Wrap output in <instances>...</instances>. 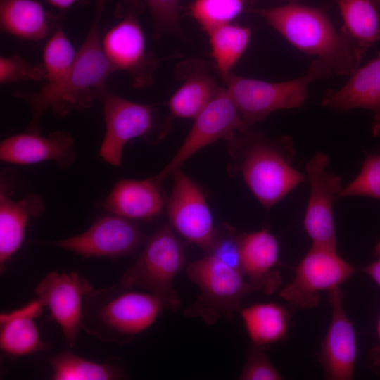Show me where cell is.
Masks as SVG:
<instances>
[{
	"instance_id": "1",
	"label": "cell",
	"mask_w": 380,
	"mask_h": 380,
	"mask_svg": "<svg viewBox=\"0 0 380 380\" xmlns=\"http://www.w3.org/2000/svg\"><path fill=\"white\" fill-rule=\"evenodd\" d=\"M108 0H96L93 22L77 51L70 70L60 81L45 83L37 92L16 90L13 96L30 108L32 118L27 132L40 133L39 122L47 110L58 117L90 108L106 94V82L114 71L103 52L100 22Z\"/></svg>"
},
{
	"instance_id": "2",
	"label": "cell",
	"mask_w": 380,
	"mask_h": 380,
	"mask_svg": "<svg viewBox=\"0 0 380 380\" xmlns=\"http://www.w3.org/2000/svg\"><path fill=\"white\" fill-rule=\"evenodd\" d=\"M263 18L291 45L308 55L316 56L334 74L350 75L360 65L366 50L337 30L324 7L290 1L248 11Z\"/></svg>"
},
{
	"instance_id": "3",
	"label": "cell",
	"mask_w": 380,
	"mask_h": 380,
	"mask_svg": "<svg viewBox=\"0 0 380 380\" xmlns=\"http://www.w3.org/2000/svg\"><path fill=\"white\" fill-rule=\"evenodd\" d=\"M228 142L236 160L234 169L241 172L251 191L267 210L305 179L291 165L293 148L286 137L269 139L249 129Z\"/></svg>"
},
{
	"instance_id": "4",
	"label": "cell",
	"mask_w": 380,
	"mask_h": 380,
	"mask_svg": "<svg viewBox=\"0 0 380 380\" xmlns=\"http://www.w3.org/2000/svg\"><path fill=\"white\" fill-rule=\"evenodd\" d=\"M166 310L170 308L163 298L118 284L85 296L81 327L103 341L122 344L148 329Z\"/></svg>"
},
{
	"instance_id": "5",
	"label": "cell",
	"mask_w": 380,
	"mask_h": 380,
	"mask_svg": "<svg viewBox=\"0 0 380 380\" xmlns=\"http://www.w3.org/2000/svg\"><path fill=\"white\" fill-rule=\"evenodd\" d=\"M333 75L324 62L316 58L303 75L290 80L268 82L232 72L223 80L241 118L251 127L274 111L301 106L310 85Z\"/></svg>"
},
{
	"instance_id": "6",
	"label": "cell",
	"mask_w": 380,
	"mask_h": 380,
	"mask_svg": "<svg viewBox=\"0 0 380 380\" xmlns=\"http://www.w3.org/2000/svg\"><path fill=\"white\" fill-rule=\"evenodd\" d=\"M186 274L200 293L183 314L201 318L208 326L220 317L232 319L241 310L243 298L256 291L241 271L211 255L189 264Z\"/></svg>"
},
{
	"instance_id": "7",
	"label": "cell",
	"mask_w": 380,
	"mask_h": 380,
	"mask_svg": "<svg viewBox=\"0 0 380 380\" xmlns=\"http://www.w3.org/2000/svg\"><path fill=\"white\" fill-rule=\"evenodd\" d=\"M185 263V247L166 224L146 240L143 251L122 274L119 284L156 294L168 303L170 311L175 312L181 302L173 283Z\"/></svg>"
},
{
	"instance_id": "8",
	"label": "cell",
	"mask_w": 380,
	"mask_h": 380,
	"mask_svg": "<svg viewBox=\"0 0 380 380\" xmlns=\"http://www.w3.org/2000/svg\"><path fill=\"white\" fill-rule=\"evenodd\" d=\"M144 10L140 0H121L116 6L118 19L102 37L103 52L114 72L128 73L134 87L150 85L159 59L146 44L139 15Z\"/></svg>"
},
{
	"instance_id": "9",
	"label": "cell",
	"mask_w": 380,
	"mask_h": 380,
	"mask_svg": "<svg viewBox=\"0 0 380 380\" xmlns=\"http://www.w3.org/2000/svg\"><path fill=\"white\" fill-rule=\"evenodd\" d=\"M357 270L336 249L312 245L279 295L296 308H312L319 305L322 292L339 286Z\"/></svg>"
},
{
	"instance_id": "10",
	"label": "cell",
	"mask_w": 380,
	"mask_h": 380,
	"mask_svg": "<svg viewBox=\"0 0 380 380\" xmlns=\"http://www.w3.org/2000/svg\"><path fill=\"white\" fill-rule=\"evenodd\" d=\"M250 126L243 120L226 87H219L212 99L194 118V124L183 144L156 176L160 183L196 152L219 140L232 139L236 134L244 133Z\"/></svg>"
},
{
	"instance_id": "11",
	"label": "cell",
	"mask_w": 380,
	"mask_h": 380,
	"mask_svg": "<svg viewBox=\"0 0 380 380\" xmlns=\"http://www.w3.org/2000/svg\"><path fill=\"white\" fill-rule=\"evenodd\" d=\"M172 175V190L167 202L170 226L208 253L217 228L215 227L205 195L198 184L180 169Z\"/></svg>"
},
{
	"instance_id": "12",
	"label": "cell",
	"mask_w": 380,
	"mask_h": 380,
	"mask_svg": "<svg viewBox=\"0 0 380 380\" xmlns=\"http://www.w3.org/2000/svg\"><path fill=\"white\" fill-rule=\"evenodd\" d=\"M146 240L132 220L111 214L98 219L80 234L45 243L84 258H117L133 255Z\"/></svg>"
},
{
	"instance_id": "13",
	"label": "cell",
	"mask_w": 380,
	"mask_h": 380,
	"mask_svg": "<svg viewBox=\"0 0 380 380\" xmlns=\"http://www.w3.org/2000/svg\"><path fill=\"white\" fill-rule=\"evenodd\" d=\"M329 160L316 153L305 165L310 192L303 220L312 245L336 249L333 203L343 186L340 177L327 170Z\"/></svg>"
},
{
	"instance_id": "14",
	"label": "cell",
	"mask_w": 380,
	"mask_h": 380,
	"mask_svg": "<svg viewBox=\"0 0 380 380\" xmlns=\"http://www.w3.org/2000/svg\"><path fill=\"white\" fill-rule=\"evenodd\" d=\"M92 291L89 281L77 272H50L35 288L37 300L49 310L70 347L81 328L84 299Z\"/></svg>"
},
{
	"instance_id": "15",
	"label": "cell",
	"mask_w": 380,
	"mask_h": 380,
	"mask_svg": "<svg viewBox=\"0 0 380 380\" xmlns=\"http://www.w3.org/2000/svg\"><path fill=\"white\" fill-rule=\"evenodd\" d=\"M106 132L99 156L107 163L119 166L122 151L131 139L148 134L154 125V109L107 91L101 99Z\"/></svg>"
},
{
	"instance_id": "16",
	"label": "cell",
	"mask_w": 380,
	"mask_h": 380,
	"mask_svg": "<svg viewBox=\"0 0 380 380\" xmlns=\"http://www.w3.org/2000/svg\"><path fill=\"white\" fill-rule=\"evenodd\" d=\"M328 299L331 316L318 359L326 379L350 380L357 357L354 326L344 310L343 293L339 286L328 291Z\"/></svg>"
},
{
	"instance_id": "17",
	"label": "cell",
	"mask_w": 380,
	"mask_h": 380,
	"mask_svg": "<svg viewBox=\"0 0 380 380\" xmlns=\"http://www.w3.org/2000/svg\"><path fill=\"white\" fill-rule=\"evenodd\" d=\"M74 140L65 131H55L48 136L25 132L7 137L0 144V159L15 165H32L53 161L61 168L75 162Z\"/></svg>"
},
{
	"instance_id": "18",
	"label": "cell",
	"mask_w": 380,
	"mask_h": 380,
	"mask_svg": "<svg viewBox=\"0 0 380 380\" xmlns=\"http://www.w3.org/2000/svg\"><path fill=\"white\" fill-rule=\"evenodd\" d=\"M338 90L328 89L322 106L348 111L362 108L373 113L372 132L380 134V51L365 65L359 66Z\"/></svg>"
},
{
	"instance_id": "19",
	"label": "cell",
	"mask_w": 380,
	"mask_h": 380,
	"mask_svg": "<svg viewBox=\"0 0 380 380\" xmlns=\"http://www.w3.org/2000/svg\"><path fill=\"white\" fill-rule=\"evenodd\" d=\"M242 272L255 291L274 292L281 283L275 269L279 256V243L267 229L238 234Z\"/></svg>"
},
{
	"instance_id": "20",
	"label": "cell",
	"mask_w": 380,
	"mask_h": 380,
	"mask_svg": "<svg viewBox=\"0 0 380 380\" xmlns=\"http://www.w3.org/2000/svg\"><path fill=\"white\" fill-rule=\"evenodd\" d=\"M177 76L182 82L169 100L170 118L163 127L162 136L167 132L168 123L174 118L194 119L220 87L207 64L198 58H189L181 62L177 65Z\"/></svg>"
},
{
	"instance_id": "21",
	"label": "cell",
	"mask_w": 380,
	"mask_h": 380,
	"mask_svg": "<svg viewBox=\"0 0 380 380\" xmlns=\"http://www.w3.org/2000/svg\"><path fill=\"white\" fill-rule=\"evenodd\" d=\"M100 205L129 220H150L163 210L162 183L155 177L143 180L120 179Z\"/></svg>"
},
{
	"instance_id": "22",
	"label": "cell",
	"mask_w": 380,
	"mask_h": 380,
	"mask_svg": "<svg viewBox=\"0 0 380 380\" xmlns=\"http://www.w3.org/2000/svg\"><path fill=\"white\" fill-rule=\"evenodd\" d=\"M44 211L42 196L32 193L23 198L12 200L4 182L0 188V270L4 272L13 255L21 247L30 218Z\"/></svg>"
},
{
	"instance_id": "23",
	"label": "cell",
	"mask_w": 380,
	"mask_h": 380,
	"mask_svg": "<svg viewBox=\"0 0 380 380\" xmlns=\"http://www.w3.org/2000/svg\"><path fill=\"white\" fill-rule=\"evenodd\" d=\"M63 21L37 0H0V28L3 33L28 41L44 39Z\"/></svg>"
},
{
	"instance_id": "24",
	"label": "cell",
	"mask_w": 380,
	"mask_h": 380,
	"mask_svg": "<svg viewBox=\"0 0 380 380\" xmlns=\"http://www.w3.org/2000/svg\"><path fill=\"white\" fill-rule=\"evenodd\" d=\"M43 305L37 299L10 312L0 314V348L13 357L28 355L49 350L41 340L34 323L42 312Z\"/></svg>"
},
{
	"instance_id": "25",
	"label": "cell",
	"mask_w": 380,
	"mask_h": 380,
	"mask_svg": "<svg viewBox=\"0 0 380 380\" xmlns=\"http://www.w3.org/2000/svg\"><path fill=\"white\" fill-rule=\"evenodd\" d=\"M239 312L251 343L265 348L286 338L289 315L282 305L255 303L241 308Z\"/></svg>"
},
{
	"instance_id": "26",
	"label": "cell",
	"mask_w": 380,
	"mask_h": 380,
	"mask_svg": "<svg viewBox=\"0 0 380 380\" xmlns=\"http://www.w3.org/2000/svg\"><path fill=\"white\" fill-rule=\"evenodd\" d=\"M343 19L340 30L367 50L380 39V0H334Z\"/></svg>"
},
{
	"instance_id": "27",
	"label": "cell",
	"mask_w": 380,
	"mask_h": 380,
	"mask_svg": "<svg viewBox=\"0 0 380 380\" xmlns=\"http://www.w3.org/2000/svg\"><path fill=\"white\" fill-rule=\"evenodd\" d=\"M208 34L211 56L223 80L232 73V70L246 50L251 30L231 23L213 29Z\"/></svg>"
},
{
	"instance_id": "28",
	"label": "cell",
	"mask_w": 380,
	"mask_h": 380,
	"mask_svg": "<svg viewBox=\"0 0 380 380\" xmlns=\"http://www.w3.org/2000/svg\"><path fill=\"white\" fill-rule=\"evenodd\" d=\"M53 380H113L126 374L115 366L82 358L69 350H63L48 360Z\"/></svg>"
},
{
	"instance_id": "29",
	"label": "cell",
	"mask_w": 380,
	"mask_h": 380,
	"mask_svg": "<svg viewBox=\"0 0 380 380\" xmlns=\"http://www.w3.org/2000/svg\"><path fill=\"white\" fill-rule=\"evenodd\" d=\"M62 25L51 34L42 51L41 64L46 83L62 80L70 70L77 55V51L75 50Z\"/></svg>"
},
{
	"instance_id": "30",
	"label": "cell",
	"mask_w": 380,
	"mask_h": 380,
	"mask_svg": "<svg viewBox=\"0 0 380 380\" xmlns=\"http://www.w3.org/2000/svg\"><path fill=\"white\" fill-rule=\"evenodd\" d=\"M251 0H194L189 7L191 16L207 34L231 23Z\"/></svg>"
},
{
	"instance_id": "31",
	"label": "cell",
	"mask_w": 380,
	"mask_h": 380,
	"mask_svg": "<svg viewBox=\"0 0 380 380\" xmlns=\"http://www.w3.org/2000/svg\"><path fill=\"white\" fill-rule=\"evenodd\" d=\"M357 196L380 201V153L366 154L359 174L342 188L338 198Z\"/></svg>"
},
{
	"instance_id": "32",
	"label": "cell",
	"mask_w": 380,
	"mask_h": 380,
	"mask_svg": "<svg viewBox=\"0 0 380 380\" xmlns=\"http://www.w3.org/2000/svg\"><path fill=\"white\" fill-rule=\"evenodd\" d=\"M180 0H144L152 18L154 36L169 33L184 37L179 21Z\"/></svg>"
},
{
	"instance_id": "33",
	"label": "cell",
	"mask_w": 380,
	"mask_h": 380,
	"mask_svg": "<svg viewBox=\"0 0 380 380\" xmlns=\"http://www.w3.org/2000/svg\"><path fill=\"white\" fill-rule=\"evenodd\" d=\"M45 80L42 64L34 65L18 55L0 57V83L11 84Z\"/></svg>"
},
{
	"instance_id": "34",
	"label": "cell",
	"mask_w": 380,
	"mask_h": 380,
	"mask_svg": "<svg viewBox=\"0 0 380 380\" xmlns=\"http://www.w3.org/2000/svg\"><path fill=\"white\" fill-rule=\"evenodd\" d=\"M263 348L253 343L247 350L239 380H281L284 376L266 355Z\"/></svg>"
},
{
	"instance_id": "35",
	"label": "cell",
	"mask_w": 380,
	"mask_h": 380,
	"mask_svg": "<svg viewBox=\"0 0 380 380\" xmlns=\"http://www.w3.org/2000/svg\"><path fill=\"white\" fill-rule=\"evenodd\" d=\"M207 254L213 255L242 272L238 234L230 225L224 224L217 228L213 245Z\"/></svg>"
},
{
	"instance_id": "36",
	"label": "cell",
	"mask_w": 380,
	"mask_h": 380,
	"mask_svg": "<svg viewBox=\"0 0 380 380\" xmlns=\"http://www.w3.org/2000/svg\"><path fill=\"white\" fill-rule=\"evenodd\" d=\"M375 260L370 264L360 267L358 270L369 276L380 286V237L374 250Z\"/></svg>"
},
{
	"instance_id": "37",
	"label": "cell",
	"mask_w": 380,
	"mask_h": 380,
	"mask_svg": "<svg viewBox=\"0 0 380 380\" xmlns=\"http://www.w3.org/2000/svg\"><path fill=\"white\" fill-rule=\"evenodd\" d=\"M376 333L379 345L372 350L369 357L368 365L372 371L380 376V316L376 324Z\"/></svg>"
},
{
	"instance_id": "38",
	"label": "cell",
	"mask_w": 380,
	"mask_h": 380,
	"mask_svg": "<svg viewBox=\"0 0 380 380\" xmlns=\"http://www.w3.org/2000/svg\"><path fill=\"white\" fill-rule=\"evenodd\" d=\"M46 2L51 6L65 11L72 6L77 0H46Z\"/></svg>"
},
{
	"instance_id": "39",
	"label": "cell",
	"mask_w": 380,
	"mask_h": 380,
	"mask_svg": "<svg viewBox=\"0 0 380 380\" xmlns=\"http://www.w3.org/2000/svg\"><path fill=\"white\" fill-rule=\"evenodd\" d=\"M290 1H296V0H289Z\"/></svg>"
}]
</instances>
